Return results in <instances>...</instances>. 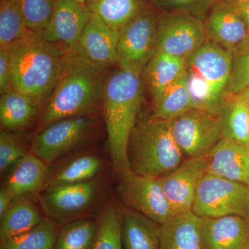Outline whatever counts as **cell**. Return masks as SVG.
Segmentation results:
<instances>
[{"mask_svg": "<svg viewBox=\"0 0 249 249\" xmlns=\"http://www.w3.org/2000/svg\"><path fill=\"white\" fill-rule=\"evenodd\" d=\"M15 197L6 188L3 187L0 191V217H2L5 213L14 203Z\"/></svg>", "mask_w": 249, "mask_h": 249, "instance_id": "38", "label": "cell"}, {"mask_svg": "<svg viewBox=\"0 0 249 249\" xmlns=\"http://www.w3.org/2000/svg\"><path fill=\"white\" fill-rule=\"evenodd\" d=\"M12 88V67L10 47H0V93Z\"/></svg>", "mask_w": 249, "mask_h": 249, "instance_id": "37", "label": "cell"}, {"mask_svg": "<svg viewBox=\"0 0 249 249\" xmlns=\"http://www.w3.org/2000/svg\"><path fill=\"white\" fill-rule=\"evenodd\" d=\"M92 124L93 121L87 116L55 121L34 137L31 143L32 154L47 164L52 163L83 142Z\"/></svg>", "mask_w": 249, "mask_h": 249, "instance_id": "11", "label": "cell"}, {"mask_svg": "<svg viewBox=\"0 0 249 249\" xmlns=\"http://www.w3.org/2000/svg\"><path fill=\"white\" fill-rule=\"evenodd\" d=\"M219 114L222 139L249 145V108L242 93H227Z\"/></svg>", "mask_w": 249, "mask_h": 249, "instance_id": "23", "label": "cell"}, {"mask_svg": "<svg viewBox=\"0 0 249 249\" xmlns=\"http://www.w3.org/2000/svg\"><path fill=\"white\" fill-rule=\"evenodd\" d=\"M247 220H248V221H249V207L248 217H247Z\"/></svg>", "mask_w": 249, "mask_h": 249, "instance_id": "45", "label": "cell"}, {"mask_svg": "<svg viewBox=\"0 0 249 249\" xmlns=\"http://www.w3.org/2000/svg\"><path fill=\"white\" fill-rule=\"evenodd\" d=\"M232 52L206 41L187 58L186 76L193 108L219 114L227 95Z\"/></svg>", "mask_w": 249, "mask_h": 249, "instance_id": "5", "label": "cell"}, {"mask_svg": "<svg viewBox=\"0 0 249 249\" xmlns=\"http://www.w3.org/2000/svg\"><path fill=\"white\" fill-rule=\"evenodd\" d=\"M57 0H16L27 27L40 34L48 25Z\"/></svg>", "mask_w": 249, "mask_h": 249, "instance_id": "33", "label": "cell"}, {"mask_svg": "<svg viewBox=\"0 0 249 249\" xmlns=\"http://www.w3.org/2000/svg\"><path fill=\"white\" fill-rule=\"evenodd\" d=\"M73 1H76L80 4L85 5V0H73Z\"/></svg>", "mask_w": 249, "mask_h": 249, "instance_id": "42", "label": "cell"}, {"mask_svg": "<svg viewBox=\"0 0 249 249\" xmlns=\"http://www.w3.org/2000/svg\"><path fill=\"white\" fill-rule=\"evenodd\" d=\"M104 73L80 58L74 51L65 54L61 76L49 98L39 129L60 119L91 112L102 101Z\"/></svg>", "mask_w": 249, "mask_h": 249, "instance_id": "2", "label": "cell"}, {"mask_svg": "<svg viewBox=\"0 0 249 249\" xmlns=\"http://www.w3.org/2000/svg\"><path fill=\"white\" fill-rule=\"evenodd\" d=\"M160 227L134 210L121 214V240L124 249H159Z\"/></svg>", "mask_w": 249, "mask_h": 249, "instance_id": "21", "label": "cell"}, {"mask_svg": "<svg viewBox=\"0 0 249 249\" xmlns=\"http://www.w3.org/2000/svg\"><path fill=\"white\" fill-rule=\"evenodd\" d=\"M207 172V157L186 158L159 178L174 215L191 212L197 187Z\"/></svg>", "mask_w": 249, "mask_h": 249, "instance_id": "13", "label": "cell"}, {"mask_svg": "<svg viewBox=\"0 0 249 249\" xmlns=\"http://www.w3.org/2000/svg\"><path fill=\"white\" fill-rule=\"evenodd\" d=\"M158 18L147 9L120 30L118 65L143 71L157 47Z\"/></svg>", "mask_w": 249, "mask_h": 249, "instance_id": "10", "label": "cell"}, {"mask_svg": "<svg viewBox=\"0 0 249 249\" xmlns=\"http://www.w3.org/2000/svg\"><path fill=\"white\" fill-rule=\"evenodd\" d=\"M39 105L20 91L11 89L1 94L0 122L6 131L24 128L38 113Z\"/></svg>", "mask_w": 249, "mask_h": 249, "instance_id": "24", "label": "cell"}, {"mask_svg": "<svg viewBox=\"0 0 249 249\" xmlns=\"http://www.w3.org/2000/svg\"><path fill=\"white\" fill-rule=\"evenodd\" d=\"M187 59L156 52L144 68L143 76L153 106L165 90L180 78L186 68Z\"/></svg>", "mask_w": 249, "mask_h": 249, "instance_id": "20", "label": "cell"}, {"mask_svg": "<svg viewBox=\"0 0 249 249\" xmlns=\"http://www.w3.org/2000/svg\"><path fill=\"white\" fill-rule=\"evenodd\" d=\"M243 249H249V245L247 246V247H245Z\"/></svg>", "mask_w": 249, "mask_h": 249, "instance_id": "44", "label": "cell"}, {"mask_svg": "<svg viewBox=\"0 0 249 249\" xmlns=\"http://www.w3.org/2000/svg\"><path fill=\"white\" fill-rule=\"evenodd\" d=\"M119 174V193L124 204L130 209L160 225L173 217L160 178L137 175L129 168Z\"/></svg>", "mask_w": 249, "mask_h": 249, "instance_id": "9", "label": "cell"}, {"mask_svg": "<svg viewBox=\"0 0 249 249\" xmlns=\"http://www.w3.org/2000/svg\"><path fill=\"white\" fill-rule=\"evenodd\" d=\"M97 224L90 219L68 223L58 232L53 249H91Z\"/></svg>", "mask_w": 249, "mask_h": 249, "instance_id": "30", "label": "cell"}, {"mask_svg": "<svg viewBox=\"0 0 249 249\" xmlns=\"http://www.w3.org/2000/svg\"><path fill=\"white\" fill-rule=\"evenodd\" d=\"M94 180L75 184L49 187L41 196L46 213L54 220H64L85 211L97 194Z\"/></svg>", "mask_w": 249, "mask_h": 249, "instance_id": "16", "label": "cell"}, {"mask_svg": "<svg viewBox=\"0 0 249 249\" xmlns=\"http://www.w3.org/2000/svg\"><path fill=\"white\" fill-rule=\"evenodd\" d=\"M85 5L73 0H57L53 16L41 37L63 53L76 49L91 17Z\"/></svg>", "mask_w": 249, "mask_h": 249, "instance_id": "12", "label": "cell"}, {"mask_svg": "<svg viewBox=\"0 0 249 249\" xmlns=\"http://www.w3.org/2000/svg\"><path fill=\"white\" fill-rule=\"evenodd\" d=\"M237 7L239 11H240L241 16L243 18L244 21H245L246 26H247V30H248L249 36V3L238 5V6H237Z\"/></svg>", "mask_w": 249, "mask_h": 249, "instance_id": "39", "label": "cell"}, {"mask_svg": "<svg viewBox=\"0 0 249 249\" xmlns=\"http://www.w3.org/2000/svg\"><path fill=\"white\" fill-rule=\"evenodd\" d=\"M127 156L133 173L157 178L175 169L184 157L174 139L170 121L154 114L139 119L129 137Z\"/></svg>", "mask_w": 249, "mask_h": 249, "instance_id": "4", "label": "cell"}, {"mask_svg": "<svg viewBox=\"0 0 249 249\" xmlns=\"http://www.w3.org/2000/svg\"><path fill=\"white\" fill-rule=\"evenodd\" d=\"M217 0H211V4H213L214 2H215V1H217Z\"/></svg>", "mask_w": 249, "mask_h": 249, "instance_id": "43", "label": "cell"}, {"mask_svg": "<svg viewBox=\"0 0 249 249\" xmlns=\"http://www.w3.org/2000/svg\"><path fill=\"white\" fill-rule=\"evenodd\" d=\"M232 66L227 93L237 94L249 88V36L232 52Z\"/></svg>", "mask_w": 249, "mask_h": 249, "instance_id": "34", "label": "cell"}, {"mask_svg": "<svg viewBox=\"0 0 249 249\" xmlns=\"http://www.w3.org/2000/svg\"><path fill=\"white\" fill-rule=\"evenodd\" d=\"M174 139L186 158L209 155L222 139L219 114L191 108L170 121Z\"/></svg>", "mask_w": 249, "mask_h": 249, "instance_id": "7", "label": "cell"}, {"mask_svg": "<svg viewBox=\"0 0 249 249\" xmlns=\"http://www.w3.org/2000/svg\"><path fill=\"white\" fill-rule=\"evenodd\" d=\"M142 72L119 67L105 79L102 101L107 147L117 173L129 168L127 145L139 119L142 101Z\"/></svg>", "mask_w": 249, "mask_h": 249, "instance_id": "1", "label": "cell"}, {"mask_svg": "<svg viewBox=\"0 0 249 249\" xmlns=\"http://www.w3.org/2000/svg\"><path fill=\"white\" fill-rule=\"evenodd\" d=\"M206 41L204 20L189 12H163L158 18L157 52L187 59Z\"/></svg>", "mask_w": 249, "mask_h": 249, "instance_id": "8", "label": "cell"}, {"mask_svg": "<svg viewBox=\"0 0 249 249\" xmlns=\"http://www.w3.org/2000/svg\"><path fill=\"white\" fill-rule=\"evenodd\" d=\"M27 155V150L19 139L9 131L0 134V170L1 173L14 163Z\"/></svg>", "mask_w": 249, "mask_h": 249, "instance_id": "35", "label": "cell"}, {"mask_svg": "<svg viewBox=\"0 0 249 249\" xmlns=\"http://www.w3.org/2000/svg\"><path fill=\"white\" fill-rule=\"evenodd\" d=\"M42 219L40 211L31 201L20 200L13 203L1 217V245L29 231Z\"/></svg>", "mask_w": 249, "mask_h": 249, "instance_id": "26", "label": "cell"}, {"mask_svg": "<svg viewBox=\"0 0 249 249\" xmlns=\"http://www.w3.org/2000/svg\"><path fill=\"white\" fill-rule=\"evenodd\" d=\"M227 1H230L232 4L236 5V6L249 3V0H227Z\"/></svg>", "mask_w": 249, "mask_h": 249, "instance_id": "40", "label": "cell"}, {"mask_svg": "<svg viewBox=\"0 0 249 249\" xmlns=\"http://www.w3.org/2000/svg\"><path fill=\"white\" fill-rule=\"evenodd\" d=\"M34 34L24 23L16 0H1L0 47H11Z\"/></svg>", "mask_w": 249, "mask_h": 249, "instance_id": "28", "label": "cell"}, {"mask_svg": "<svg viewBox=\"0 0 249 249\" xmlns=\"http://www.w3.org/2000/svg\"><path fill=\"white\" fill-rule=\"evenodd\" d=\"M201 218L192 211L160 224L159 249H201Z\"/></svg>", "mask_w": 249, "mask_h": 249, "instance_id": "19", "label": "cell"}, {"mask_svg": "<svg viewBox=\"0 0 249 249\" xmlns=\"http://www.w3.org/2000/svg\"><path fill=\"white\" fill-rule=\"evenodd\" d=\"M12 88L40 106L49 99L61 76L65 53L36 33L10 47Z\"/></svg>", "mask_w": 249, "mask_h": 249, "instance_id": "3", "label": "cell"}, {"mask_svg": "<svg viewBox=\"0 0 249 249\" xmlns=\"http://www.w3.org/2000/svg\"><path fill=\"white\" fill-rule=\"evenodd\" d=\"M249 207L248 187L207 172L197 187L191 211L201 219L238 215L247 219Z\"/></svg>", "mask_w": 249, "mask_h": 249, "instance_id": "6", "label": "cell"}, {"mask_svg": "<svg viewBox=\"0 0 249 249\" xmlns=\"http://www.w3.org/2000/svg\"><path fill=\"white\" fill-rule=\"evenodd\" d=\"M201 249H243L249 245V222L228 215L201 219Z\"/></svg>", "mask_w": 249, "mask_h": 249, "instance_id": "17", "label": "cell"}, {"mask_svg": "<svg viewBox=\"0 0 249 249\" xmlns=\"http://www.w3.org/2000/svg\"><path fill=\"white\" fill-rule=\"evenodd\" d=\"M204 24L206 41L231 52L249 36L247 26L237 6L227 0H217L212 5Z\"/></svg>", "mask_w": 249, "mask_h": 249, "instance_id": "15", "label": "cell"}, {"mask_svg": "<svg viewBox=\"0 0 249 249\" xmlns=\"http://www.w3.org/2000/svg\"><path fill=\"white\" fill-rule=\"evenodd\" d=\"M241 93H242L244 97H245L246 102H247V105H248V107L249 108V88L248 89H245V91H243Z\"/></svg>", "mask_w": 249, "mask_h": 249, "instance_id": "41", "label": "cell"}, {"mask_svg": "<svg viewBox=\"0 0 249 249\" xmlns=\"http://www.w3.org/2000/svg\"><path fill=\"white\" fill-rule=\"evenodd\" d=\"M120 30L110 27L96 15L91 14L74 52L91 66L106 71L118 63Z\"/></svg>", "mask_w": 249, "mask_h": 249, "instance_id": "14", "label": "cell"}, {"mask_svg": "<svg viewBox=\"0 0 249 249\" xmlns=\"http://www.w3.org/2000/svg\"><path fill=\"white\" fill-rule=\"evenodd\" d=\"M163 12H189L199 14L212 6L211 0H152ZM196 16V15H195Z\"/></svg>", "mask_w": 249, "mask_h": 249, "instance_id": "36", "label": "cell"}, {"mask_svg": "<svg viewBox=\"0 0 249 249\" xmlns=\"http://www.w3.org/2000/svg\"><path fill=\"white\" fill-rule=\"evenodd\" d=\"M91 249H124L121 240V214L114 206H107L97 224Z\"/></svg>", "mask_w": 249, "mask_h": 249, "instance_id": "32", "label": "cell"}, {"mask_svg": "<svg viewBox=\"0 0 249 249\" xmlns=\"http://www.w3.org/2000/svg\"><path fill=\"white\" fill-rule=\"evenodd\" d=\"M153 107L154 115L167 121H171L193 108L186 72L165 90Z\"/></svg>", "mask_w": 249, "mask_h": 249, "instance_id": "27", "label": "cell"}, {"mask_svg": "<svg viewBox=\"0 0 249 249\" xmlns=\"http://www.w3.org/2000/svg\"><path fill=\"white\" fill-rule=\"evenodd\" d=\"M85 6L91 14L119 30L148 9L145 0H85Z\"/></svg>", "mask_w": 249, "mask_h": 249, "instance_id": "25", "label": "cell"}, {"mask_svg": "<svg viewBox=\"0 0 249 249\" xmlns=\"http://www.w3.org/2000/svg\"><path fill=\"white\" fill-rule=\"evenodd\" d=\"M47 178V164L34 155L18 160L5 185L15 199L30 196L43 186Z\"/></svg>", "mask_w": 249, "mask_h": 249, "instance_id": "22", "label": "cell"}, {"mask_svg": "<svg viewBox=\"0 0 249 249\" xmlns=\"http://www.w3.org/2000/svg\"><path fill=\"white\" fill-rule=\"evenodd\" d=\"M206 157L209 173L249 188V145L222 139Z\"/></svg>", "mask_w": 249, "mask_h": 249, "instance_id": "18", "label": "cell"}, {"mask_svg": "<svg viewBox=\"0 0 249 249\" xmlns=\"http://www.w3.org/2000/svg\"><path fill=\"white\" fill-rule=\"evenodd\" d=\"M58 232L53 219L42 218L29 231L1 244L0 249H53Z\"/></svg>", "mask_w": 249, "mask_h": 249, "instance_id": "29", "label": "cell"}, {"mask_svg": "<svg viewBox=\"0 0 249 249\" xmlns=\"http://www.w3.org/2000/svg\"><path fill=\"white\" fill-rule=\"evenodd\" d=\"M101 168V160L96 156H82L65 165L54 177L47 188L89 181L97 175Z\"/></svg>", "mask_w": 249, "mask_h": 249, "instance_id": "31", "label": "cell"}]
</instances>
